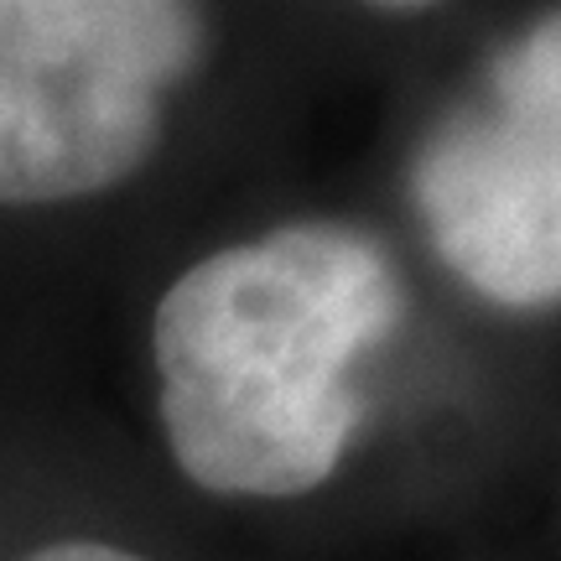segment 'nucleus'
Wrapping results in <instances>:
<instances>
[{
    "instance_id": "f03ea898",
    "label": "nucleus",
    "mask_w": 561,
    "mask_h": 561,
    "mask_svg": "<svg viewBox=\"0 0 561 561\" xmlns=\"http://www.w3.org/2000/svg\"><path fill=\"white\" fill-rule=\"evenodd\" d=\"M198 53V0H0V203L130 178Z\"/></svg>"
},
{
    "instance_id": "7ed1b4c3",
    "label": "nucleus",
    "mask_w": 561,
    "mask_h": 561,
    "mask_svg": "<svg viewBox=\"0 0 561 561\" xmlns=\"http://www.w3.org/2000/svg\"><path fill=\"white\" fill-rule=\"evenodd\" d=\"M416 203L432 244L504 307L561 297V11L489 73L479 104L426 140Z\"/></svg>"
},
{
    "instance_id": "39448f33",
    "label": "nucleus",
    "mask_w": 561,
    "mask_h": 561,
    "mask_svg": "<svg viewBox=\"0 0 561 561\" xmlns=\"http://www.w3.org/2000/svg\"><path fill=\"white\" fill-rule=\"evenodd\" d=\"M375 5H390V11H411V5H432V0H375Z\"/></svg>"
},
{
    "instance_id": "20e7f679",
    "label": "nucleus",
    "mask_w": 561,
    "mask_h": 561,
    "mask_svg": "<svg viewBox=\"0 0 561 561\" xmlns=\"http://www.w3.org/2000/svg\"><path fill=\"white\" fill-rule=\"evenodd\" d=\"M21 561H146V557L125 551V546H110V541H53Z\"/></svg>"
},
{
    "instance_id": "f257e3e1",
    "label": "nucleus",
    "mask_w": 561,
    "mask_h": 561,
    "mask_svg": "<svg viewBox=\"0 0 561 561\" xmlns=\"http://www.w3.org/2000/svg\"><path fill=\"white\" fill-rule=\"evenodd\" d=\"M396 322V265L343 224H291L198 261L151 333L178 468L234 500L312 494L359 432L354 364Z\"/></svg>"
}]
</instances>
